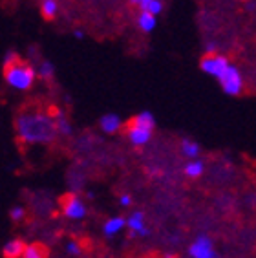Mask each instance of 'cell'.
<instances>
[{"label":"cell","instance_id":"obj_19","mask_svg":"<svg viewBox=\"0 0 256 258\" xmlns=\"http://www.w3.org/2000/svg\"><path fill=\"white\" fill-rule=\"evenodd\" d=\"M22 258H48V249L42 245V243H26L24 254Z\"/></svg>","mask_w":256,"mask_h":258},{"label":"cell","instance_id":"obj_6","mask_svg":"<svg viewBox=\"0 0 256 258\" xmlns=\"http://www.w3.org/2000/svg\"><path fill=\"white\" fill-rule=\"evenodd\" d=\"M229 64H231V60L227 59L225 55H220V53H205L200 59V70L205 75L214 77V79H218L225 72V68Z\"/></svg>","mask_w":256,"mask_h":258},{"label":"cell","instance_id":"obj_11","mask_svg":"<svg viewBox=\"0 0 256 258\" xmlns=\"http://www.w3.org/2000/svg\"><path fill=\"white\" fill-rule=\"evenodd\" d=\"M55 114V123H57V130H59V138H70L74 134V124L70 121L62 108H53Z\"/></svg>","mask_w":256,"mask_h":258},{"label":"cell","instance_id":"obj_10","mask_svg":"<svg viewBox=\"0 0 256 258\" xmlns=\"http://www.w3.org/2000/svg\"><path fill=\"white\" fill-rule=\"evenodd\" d=\"M126 229V218L124 216H110L103 224V234L106 238H113Z\"/></svg>","mask_w":256,"mask_h":258},{"label":"cell","instance_id":"obj_1","mask_svg":"<svg viewBox=\"0 0 256 258\" xmlns=\"http://www.w3.org/2000/svg\"><path fill=\"white\" fill-rule=\"evenodd\" d=\"M17 139L26 147H48L59 139L53 110L42 104H28L15 117Z\"/></svg>","mask_w":256,"mask_h":258},{"label":"cell","instance_id":"obj_9","mask_svg":"<svg viewBox=\"0 0 256 258\" xmlns=\"http://www.w3.org/2000/svg\"><path fill=\"white\" fill-rule=\"evenodd\" d=\"M123 119H121V115L113 114V112H110V114H104L101 119H99V128H101V132H104V134H117V132H121V128H123Z\"/></svg>","mask_w":256,"mask_h":258},{"label":"cell","instance_id":"obj_14","mask_svg":"<svg viewBox=\"0 0 256 258\" xmlns=\"http://www.w3.org/2000/svg\"><path fill=\"white\" fill-rule=\"evenodd\" d=\"M136 24H138L139 31L152 33V31L156 30V26H158V17L152 15V13H148V11H139L138 19H136Z\"/></svg>","mask_w":256,"mask_h":258},{"label":"cell","instance_id":"obj_23","mask_svg":"<svg viewBox=\"0 0 256 258\" xmlns=\"http://www.w3.org/2000/svg\"><path fill=\"white\" fill-rule=\"evenodd\" d=\"M19 59H20V55L17 53L15 50H8V51L4 53V66L13 64V62H17Z\"/></svg>","mask_w":256,"mask_h":258},{"label":"cell","instance_id":"obj_24","mask_svg":"<svg viewBox=\"0 0 256 258\" xmlns=\"http://www.w3.org/2000/svg\"><path fill=\"white\" fill-rule=\"evenodd\" d=\"M119 205H121V207H130V205H132V196H130V194H121V196H119Z\"/></svg>","mask_w":256,"mask_h":258},{"label":"cell","instance_id":"obj_15","mask_svg":"<svg viewBox=\"0 0 256 258\" xmlns=\"http://www.w3.org/2000/svg\"><path fill=\"white\" fill-rule=\"evenodd\" d=\"M179 152H181L183 158L187 159H198L200 158V152H202V147L198 141L190 138H183L181 143H179Z\"/></svg>","mask_w":256,"mask_h":258},{"label":"cell","instance_id":"obj_17","mask_svg":"<svg viewBox=\"0 0 256 258\" xmlns=\"http://www.w3.org/2000/svg\"><path fill=\"white\" fill-rule=\"evenodd\" d=\"M39 10H40V15L44 17V19L51 20L59 15L60 2L59 0H39Z\"/></svg>","mask_w":256,"mask_h":258},{"label":"cell","instance_id":"obj_13","mask_svg":"<svg viewBox=\"0 0 256 258\" xmlns=\"http://www.w3.org/2000/svg\"><path fill=\"white\" fill-rule=\"evenodd\" d=\"M35 68H37V75H39V79L42 81V83H51V81L55 79V66L51 60L40 57V59L35 62Z\"/></svg>","mask_w":256,"mask_h":258},{"label":"cell","instance_id":"obj_7","mask_svg":"<svg viewBox=\"0 0 256 258\" xmlns=\"http://www.w3.org/2000/svg\"><path fill=\"white\" fill-rule=\"evenodd\" d=\"M152 134H154V130L139 126V124L128 123V126H126V139L130 141L132 147H138V149H141V147L150 143Z\"/></svg>","mask_w":256,"mask_h":258},{"label":"cell","instance_id":"obj_20","mask_svg":"<svg viewBox=\"0 0 256 258\" xmlns=\"http://www.w3.org/2000/svg\"><path fill=\"white\" fill-rule=\"evenodd\" d=\"M64 251H66V254L68 256H72V258H79L81 254H83V243L79 242V240H75V238H72V240H68V242L64 243Z\"/></svg>","mask_w":256,"mask_h":258},{"label":"cell","instance_id":"obj_18","mask_svg":"<svg viewBox=\"0 0 256 258\" xmlns=\"http://www.w3.org/2000/svg\"><path fill=\"white\" fill-rule=\"evenodd\" d=\"M130 123L139 124V126H145V128H150V130L156 128V117H154V114L152 112H148V110H143V112L136 114Z\"/></svg>","mask_w":256,"mask_h":258},{"label":"cell","instance_id":"obj_8","mask_svg":"<svg viewBox=\"0 0 256 258\" xmlns=\"http://www.w3.org/2000/svg\"><path fill=\"white\" fill-rule=\"evenodd\" d=\"M126 229L130 231L132 236H147L148 227L145 214L141 211H134L130 216H126Z\"/></svg>","mask_w":256,"mask_h":258},{"label":"cell","instance_id":"obj_2","mask_svg":"<svg viewBox=\"0 0 256 258\" xmlns=\"http://www.w3.org/2000/svg\"><path fill=\"white\" fill-rule=\"evenodd\" d=\"M39 79L37 75V68L31 60H24L19 59L17 62L10 66H4V81L6 85L10 86L11 90L15 92H30L31 88L35 86Z\"/></svg>","mask_w":256,"mask_h":258},{"label":"cell","instance_id":"obj_4","mask_svg":"<svg viewBox=\"0 0 256 258\" xmlns=\"http://www.w3.org/2000/svg\"><path fill=\"white\" fill-rule=\"evenodd\" d=\"M216 81L220 83V86H222L223 94L231 95V97H238V95L243 92V77H241L240 70L232 64V62L227 66L225 72H223Z\"/></svg>","mask_w":256,"mask_h":258},{"label":"cell","instance_id":"obj_5","mask_svg":"<svg viewBox=\"0 0 256 258\" xmlns=\"http://www.w3.org/2000/svg\"><path fill=\"white\" fill-rule=\"evenodd\" d=\"M187 253L190 258H220L216 247H214V242L209 234H198L188 245Z\"/></svg>","mask_w":256,"mask_h":258},{"label":"cell","instance_id":"obj_22","mask_svg":"<svg viewBox=\"0 0 256 258\" xmlns=\"http://www.w3.org/2000/svg\"><path fill=\"white\" fill-rule=\"evenodd\" d=\"M143 11H148V13H152V15L159 17L163 13V0H150L148 6L145 8Z\"/></svg>","mask_w":256,"mask_h":258},{"label":"cell","instance_id":"obj_25","mask_svg":"<svg viewBox=\"0 0 256 258\" xmlns=\"http://www.w3.org/2000/svg\"><path fill=\"white\" fill-rule=\"evenodd\" d=\"M130 2H132L134 6H138L139 11H143L145 8L148 6V2H150V0H130Z\"/></svg>","mask_w":256,"mask_h":258},{"label":"cell","instance_id":"obj_16","mask_svg":"<svg viewBox=\"0 0 256 258\" xmlns=\"http://www.w3.org/2000/svg\"><path fill=\"white\" fill-rule=\"evenodd\" d=\"M203 172H205V163H203V159H200V158L188 159L187 163L183 165V174H185L188 179L200 178Z\"/></svg>","mask_w":256,"mask_h":258},{"label":"cell","instance_id":"obj_12","mask_svg":"<svg viewBox=\"0 0 256 258\" xmlns=\"http://www.w3.org/2000/svg\"><path fill=\"white\" fill-rule=\"evenodd\" d=\"M24 249L26 242H22L20 238H10L2 245V254H4V258H22Z\"/></svg>","mask_w":256,"mask_h":258},{"label":"cell","instance_id":"obj_26","mask_svg":"<svg viewBox=\"0 0 256 258\" xmlns=\"http://www.w3.org/2000/svg\"><path fill=\"white\" fill-rule=\"evenodd\" d=\"M74 37H75V39H84V31L83 30H75Z\"/></svg>","mask_w":256,"mask_h":258},{"label":"cell","instance_id":"obj_3","mask_svg":"<svg viewBox=\"0 0 256 258\" xmlns=\"http://www.w3.org/2000/svg\"><path fill=\"white\" fill-rule=\"evenodd\" d=\"M60 213L70 222H81L88 214V205L79 194H68L60 200Z\"/></svg>","mask_w":256,"mask_h":258},{"label":"cell","instance_id":"obj_21","mask_svg":"<svg viewBox=\"0 0 256 258\" xmlns=\"http://www.w3.org/2000/svg\"><path fill=\"white\" fill-rule=\"evenodd\" d=\"M26 214H28V211H26V207H22V205H15V207H11V211H10V216L13 222H22V220L26 218Z\"/></svg>","mask_w":256,"mask_h":258}]
</instances>
